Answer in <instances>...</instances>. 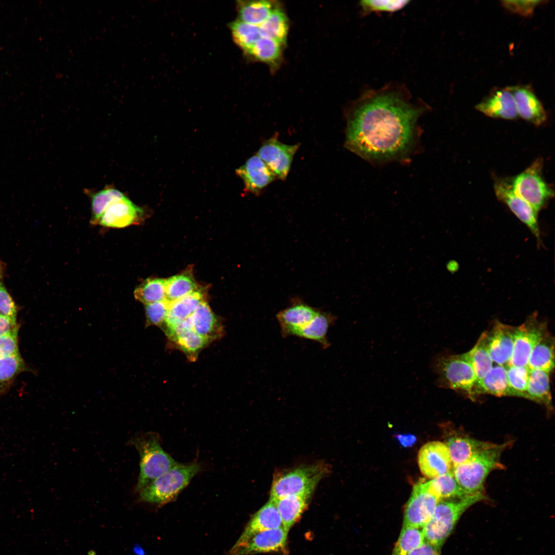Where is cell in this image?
Returning a JSON list of instances; mask_svg holds the SVG:
<instances>
[{
	"label": "cell",
	"mask_w": 555,
	"mask_h": 555,
	"mask_svg": "<svg viewBox=\"0 0 555 555\" xmlns=\"http://www.w3.org/2000/svg\"><path fill=\"white\" fill-rule=\"evenodd\" d=\"M479 394H490L498 397L512 396L508 386L506 366L497 365L480 380L476 382L474 396Z\"/></svg>",
	"instance_id": "cb8c5ba5"
},
{
	"label": "cell",
	"mask_w": 555,
	"mask_h": 555,
	"mask_svg": "<svg viewBox=\"0 0 555 555\" xmlns=\"http://www.w3.org/2000/svg\"><path fill=\"white\" fill-rule=\"evenodd\" d=\"M410 2L406 0L362 1L360 6L362 12L367 14L372 12H394L405 7Z\"/></svg>",
	"instance_id": "7bdbcfd3"
},
{
	"label": "cell",
	"mask_w": 555,
	"mask_h": 555,
	"mask_svg": "<svg viewBox=\"0 0 555 555\" xmlns=\"http://www.w3.org/2000/svg\"><path fill=\"white\" fill-rule=\"evenodd\" d=\"M548 332L546 324L536 313L515 327L513 353L507 366H527L532 349Z\"/></svg>",
	"instance_id": "30bf717a"
},
{
	"label": "cell",
	"mask_w": 555,
	"mask_h": 555,
	"mask_svg": "<svg viewBox=\"0 0 555 555\" xmlns=\"http://www.w3.org/2000/svg\"><path fill=\"white\" fill-rule=\"evenodd\" d=\"M311 495L307 494L292 495L273 501L286 531L289 532L300 519L307 508Z\"/></svg>",
	"instance_id": "603a6c76"
},
{
	"label": "cell",
	"mask_w": 555,
	"mask_h": 555,
	"mask_svg": "<svg viewBox=\"0 0 555 555\" xmlns=\"http://www.w3.org/2000/svg\"><path fill=\"white\" fill-rule=\"evenodd\" d=\"M396 438L403 447H410L416 441V437L412 434H398Z\"/></svg>",
	"instance_id": "f907efd6"
},
{
	"label": "cell",
	"mask_w": 555,
	"mask_h": 555,
	"mask_svg": "<svg viewBox=\"0 0 555 555\" xmlns=\"http://www.w3.org/2000/svg\"><path fill=\"white\" fill-rule=\"evenodd\" d=\"M203 301V294L198 289L184 297L170 302L164 324L165 330L191 316Z\"/></svg>",
	"instance_id": "d4e9b609"
},
{
	"label": "cell",
	"mask_w": 555,
	"mask_h": 555,
	"mask_svg": "<svg viewBox=\"0 0 555 555\" xmlns=\"http://www.w3.org/2000/svg\"><path fill=\"white\" fill-rule=\"evenodd\" d=\"M230 29L234 42L246 53L262 37L259 26L239 20L233 22L230 24Z\"/></svg>",
	"instance_id": "d590c367"
},
{
	"label": "cell",
	"mask_w": 555,
	"mask_h": 555,
	"mask_svg": "<svg viewBox=\"0 0 555 555\" xmlns=\"http://www.w3.org/2000/svg\"><path fill=\"white\" fill-rule=\"evenodd\" d=\"M440 548L425 542L406 555H439Z\"/></svg>",
	"instance_id": "681fc988"
},
{
	"label": "cell",
	"mask_w": 555,
	"mask_h": 555,
	"mask_svg": "<svg viewBox=\"0 0 555 555\" xmlns=\"http://www.w3.org/2000/svg\"><path fill=\"white\" fill-rule=\"evenodd\" d=\"M18 328L16 320L0 315V336L17 334Z\"/></svg>",
	"instance_id": "c3c4849f"
},
{
	"label": "cell",
	"mask_w": 555,
	"mask_h": 555,
	"mask_svg": "<svg viewBox=\"0 0 555 555\" xmlns=\"http://www.w3.org/2000/svg\"><path fill=\"white\" fill-rule=\"evenodd\" d=\"M430 367L438 376L437 386L461 391L473 398L476 377L465 353L438 354L432 359Z\"/></svg>",
	"instance_id": "8992f818"
},
{
	"label": "cell",
	"mask_w": 555,
	"mask_h": 555,
	"mask_svg": "<svg viewBox=\"0 0 555 555\" xmlns=\"http://www.w3.org/2000/svg\"><path fill=\"white\" fill-rule=\"evenodd\" d=\"M424 542L422 528L402 527L391 555H406Z\"/></svg>",
	"instance_id": "74e56055"
},
{
	"label": "cell",
	"mask_w": 555,
	"mask_h": 555,
	"mask_svg": "<svg viewBox=\"0 0 555 555\" xmlns=\"http://www.w3.org/2000/svg\"><path fill=\"white\" fill-rule=\"evenodd\" d=\"M497 197L504 202L515 215L530 229L540 242V232L538 212L528 203L516 195L511 186L504 180L497 181L494 186Z\"/></svg>",
	"instance_id": "4fadbf2b"
},
{
	"label": "cell",
	"mask_w": 555,
	"mask_h": 555,
	"mask_svg": "<svg viewBox=\"0 0 555 555\" xmlns=\"http://www.w3.org/2000/svg\"><path fill=\"white\" fill-rule=\"evenodd\" d=\"M144 211L126 196L111 203L104 210L96 225L121 228L139 223Z\"/></svg>",
	"instance_id": "9a60e30c"
},
{
	"label": "cell",
	"mask_w": 555,
	"mask_h": 555,
	"mask_svg": "<svg viewBox=\"0 0 555 555\" xmlns=\"http://www.w3.org/2000/svg\"><path fill=\"white\" fill-rule=\"evenodd\" d=\"M25 369L20 354L0 358V395L8 391L16 377Z\"/></svg>",
	"instance_id": "e575fe53"
},
{
	"label": "cell",
	"mask_w": 555,
	"mask_h": 555,
	"mask_svg": "<svg viewBox=\"0 0 555 555\" xmlns=\"http://www.w3.org/2000/svg\"><path fill=\"white\" fill-rule=\"evenodd\" d=\"M125 195L115 188L108 186L91 195L92 218L91 223L96 225L106 208L113 202Z\"/></svg>",
	"instance_id": "ab89813d"
},
{
	"label": "cell",
	"mask_w": 555,
	"mask_h": 555,
	"mask_svg": "<svg viewBox=\"0 0 555 555\" xmlns=\"http://www.w3.org/2000/svg\"><path fill=\"white\" fill-rule=\"evenodd\" d=\"M509 443L493 444L465 462L453 467L452 472L459 486L468 494L483 492L489 474L501 469V456Z\"/></svg>",
	"instance_id": "277c9868"
},
{
	"label": "cell",
	"mask_w": 555,
	"mask_h": 555,
	"mask_svg": "<svg viewBox=\"0 0 555 555\" xmlns=\"http://www.w3.org/2000/svg\"><path fill=\"white\" fill-rule=\"evenodd\" d=\"M526 393L527 399L550 407L549 373L539 369H530Z\"/></svg>",
	"instance_id": "f1b7e54d"
},
{
	"label": "cell",
	"mask_w": 555,
	"mask_h": 555,
	"mask_svg": "<svg viewBox=\"0 0 555 555\" xmlns=\"http://www.w3.org/2000/svg\"><path fill=\"white\" fill-rule=\"evenodd\" d=\"M300 143L287 144L274 135L265 141L256 155L263 161L276 179L285 180L291 168L293 157Z\"/></svg>",
	"instance_id": "8fae6325"
},
{
	"label": "cell",
	"mask_w": 555,
	"mask_h": 555,
	"mask_svg": "<svg viewBox=\"0 0 555 555\" xmlns=\"http://www.w3.org/2000/svg\"><path fill=\"white\" fill-rule=\"evenodd\" d=\"M329 473L323 463L301 466L275 473L269 499L273 501L292 495L312 494L320 481Z\"/></svg>",
	"instance_id": "52a82bcc"
},
{
	"label": "cell",
	"mask_w": 555,
	"mask_h": 555,
	"mask_svg": "<svg viewBox=\"0 0 555 555\" xmlns=\"http://www.w3.org/2000/svg\"><path fill=\"white\" fill-rule=\"evenodd\" d=\"M542 160L538 159L512 180L514 193L538 212L553 196L554 192L542 175Z\"/></svg>",
	"instance_id": "ba28073f"
},
{
	"label": "cell",
	"mask_w": 555,
	"mask_h": 555,
	"mask_svg": "<svg viewBox=\"0 0 555 555\" xmlns=\"http://www.w3.org/2000/svg\"><path fill=\"white\" fill-rule=\"evenodd\" d=\"M275 7V5L269 1L239 2V20L247 23L260 26L267 18Z\"/></svg>",
	"instance_id": "1f68e13d"
},
{
	"label": "cell",
	"mask_w": 555,
	"mask_h": 555,
	"mask_svg": "<svg viewBox=\"0 0 555 555\" xmlns=\"http://www.w3.org/2000/svg\"><path fill=\"white\" fill-rule=\"evenodd\" d=\"M440 500L431 480L417 483L405 506L402 527L422 528Z\"/></svg>",
	"instance_id": "9c48e42d"
},
{
	"label": "cell",
	"mask_w": 555,
	"mask_h": 555,
	"mask_svg": "<svg viewBox=\"0 0 555 555\" xmlns=\"http://www.w3.org/2000/svg\"><path fill=\"white\" fill-rule=\"evenodd\" d=\"M402 86L367 90L346 113L344 146L375 164L410 160L419 147L418 124L427 110Z\"/></svg>",
	"instance_id": "6da1fadb"
},
{
	"label": "cell",
	"mask_w": 555,
	"mask_h": 555,
	"mask_svg": "<svg viewBox=\"0 0 555 555\" xmlns=\"http://www.w3.org/2000/svg\"><path fill=\"white\" fill-rule=\"evenodd\" d=\"M236 173L243 181L245 191L255 195H260L276 179L274 174L257 155L250 157L236 170Z\"/></svg>",
	"instance_id": "e0dca14e"
},
{
	"label": "cell",
	"mask_w": 555,
	"mask_h": 555,
	"mask_svg": "<svg viewBox=\"0 0 555 555\" xmlns=\"http://www.w3.org/2000/svg\"><path fill=\"white\" fill-rule=\"evenodd\" d=\"M282 45L273 40L261 37L247 53L257 61L274 64L281 57Z\"/></svg>",
	"instance_id": "8d00e7d4"
},
{
	"label": "cell",
	"mask_w": 555,
	"mask_h": 555,
	"mask_svg": "<svg viewBox=\"0 0 555 555\" xmlns=\"http://www.w3.org/2000/svg\"><path fill=\"white\" fill-rule=\"evenodd\" d=\"M288 532L280 527L258 532L245 543L232 548L227 555H253L272 552H284Z\"/></svg>",
	"instance_id": "7c38bea8"
},
{
	"label": "cell",
	"mask_w": 555,
	"mask_h": 555,
	"mask_svg": "<svg viewBox=\"0 0 555 555\" xmlns=\"http://www.w3.org/2000/svg\"><path fill=\"white\" fill-rule=\"evenodd\" d=\"M515 327L496 321L487 331L489 354L497 365L507 366L513 349Z\"/></svg>",
	"instance_id": "2e32d148"
},
{
	"label": "cell",
	"mask_w": 555,
	"mask_h": 555,
	"mask_svg": "<svg viewBox=\"0 0 555 555\" xmlns=\"http://www.w3.org/2000/svg\"><path fill=\"white\" fill-rule=\"evenodd\" d=\"M336 319L331 314L319 311L313 319L297 330L293 336L318 342L324 348H326L330 346L327 334Z\"/></svg>",
	"instance_id": "484cf974"
},
{
	"label": "cell",
	"mask_w": 555,
	"mask_h": 555,
	"mask_svg": "<svg viewBox=\"0 0 555 555\" xmlns=\"http://www.w3.org/2000/svg\"><path fill=\"white\" fill-rule=\"evenodd\" d=\"M530 369H539L550 373L554 366V340L548 332L532 349L529 358Z\"/></svg>",
	"instance_id": "83f0119b"
},
{
	"label": "cell",
	"mask_w": 555,
	"mask_h": 555,
	"mask_svg": "<svg viewBox=\"0 0 555 555\" xmlns=\"http://www.w3.org/2000/svg\"><path fill=\"white\" fill-rule=\"evenodd\" d=\"M507 379L512 396L527 399L526 393L530 369L528 366H507Z\"/></svg>",
	"instance_id": "b9f144b4"
},
{
	"label": "cell",
	"mask_w": 555,
	"mask_h": 555,
	"mask_svg": "<svg viewBox=\"0 0 555 555\" xmlns=\"http://www.w3.org/2000/svg\"><path fill=\"white\" fill-rule=\"evenodd\" d=\"M137 301L146 305L166 300V280L147 279L140 284L134 292Z\"/></svg>",
	"instance_id": "836d02e7"
},
{
	"label": "cell",
	"mask_w": 555,
	"mask_h": 555,
	"mask_svg": "<svg viewBox=\"0 0 555 555\" xmlns=\"http://www.w3.org/2000/svg\"><path fill=\"white\" fill-rule=\"evenodd\" d=\"M170 339L190 358H195L209 341L193 329L183 331Z\"/></svg>",
	"instance_id": "60d3db41"
},
{
	"label": "cell",
	"mask_w": 555,
	"mask_h": 555,
	"mask_svg": "<svg viewBox=\"0 0 555 555\" xmlns=\"http://www.w3.org/2000/svg\"><path fill=\"white\" fill-rule=\"evenodd\" d=\"M259 28L262 37L273 40L283 45L288 34L287 17L281 8L275 7Z\"/></svg>",
	"instance_id": "4dcf8cb0"
},
{
	"label": "cell",
	"mask_w": 555,
	"mask_h": 555,
	"mask_svg": "<svg viewBox=\"0 0 555 555\" xmlns=\"http://www.w3.org/2000/svg\"><path fill=\"white\" fill-rule=\"evenodd\" d=\"M486 499L484 494L468 495L458 499H440L422 527L425 541L441 548L462 514L470 507Z\"/></svg>",
	"instance_id": "7a4b0ae2"
},
{
	"label": "cell",
	"mask_w": 555,
	"mask_h": 555,
	"mask_svg": "<svg viewBox=\"0 0 555 555\" xmlns=\"http://www.w3.org/2000/svg\"><path fill=\"white\" fill-rule=\"evenodd\" d=\"M191 318L192 329L209 341L220 333L217 319L205 300L199 304Z\"/></svg>",
	"instance_id": "4316f807"
},
{
	"label": "cell",
	"mask_w": 555,
	"mask_h": 555,
	"mask_svg": "<svg viewBox=\"0 0 555 555\" xmlns=\"http://www.w3.org/2000/svg\"><path fill=\"white\" fill-rule=\"evenodd\" d=\"M200 470L197 462H178L142 488L139 499L160 506L166 504L175 499Z\"/></svg>",
	"instance_id": "5b68a950"
},
{
	"label": "cell",
	"mask_w": 555,
	"mask_h": 555,
	"mask_svg": "<svg viewBox=\"0 0 555 555\" xmlns=\"http://www.w3.org/2000/svg\"><path fill=\"white\" fill-rule=\"evenodd\" d=\"M465 354L474 369L476 382L481 380L493 367L488 347L487 331L482 333L473 348Z\"/></svg>",
	"instance_id": "f546056e"
},
{
	"label": "cell",
	"mask_w": 555,
	"mask_h": 555,
	"mask_svg": "<svg viewBox=\"0 0 555 555\" xmlns=\"http://www.w3.org/2000/svg\"><path fill=\"white\" fill-rule=\"evenodd\" d=\"M543 1L535 0H505L501 4L506 10L512 13L523 16H530L535 7Z\"/></svg>",
	"instance_id": "bcb514c9"
},
{
	"label": "cell",
	"mask_w": 555,
	"mask_h": 555,
	"mask_svg": "<svg viewBox=\"0 0 555 555\" xmlns=\"http://www.w3.org/2000/svg\"><path fill=\"white\" fill-rule=\"evenodd\" d=\"M319 311L303 303L298 302L280 311L276 314L283 337L293 336L301 327L308 324Z\"/></svg>",
	"instance_id": "44dd1931"
},
{
	"label": "cell",
	"mask_w": 555,
	"mask_h": 555,
	"mask_svg": "<svg viewBox=\"0 0 555 555\" xmlns=\"http://www.w3.org/2000/svg\"><path fill=\"white\" fill-rule=\"evenodd\" d=\"M20 354L17 333L0 336V358Z\"/></svg>",
	"instance_id": "7dc6e473"
},
{
	"label": "cell",
	"mask_w": 555,
	"mask_h": 555,
	"mask_svg": "<svg viewBox=\"0 0 555 555\" xmlns=\"http://www.w3.org/2000/svg\"><path fill=\"white\" fill-rule=\"evenodd\" d=\"M418 462L422 474L432 479L452 470L448 448L446 444L438 441L429 442L421 448Z\"/></svg>",
	"instance_id": "5bb4252c"
},
{
	"label": "cell",
	"mask_w": 555,
	"mask_h": 555,
	"mask_svg": "<svg viewBox=\"0 0 555 555\" xmlns=\"http://www.w3.org/2000/svg\"><path fill=\"white\" fill-rule=\"evenodd\" d=\"M170 302L166 300L145 305L146 325L164 326Z\"/></svg>",
	"instance_id": "f6af8a7d"
},
{
	"label": "cell",
	"mask_w": 555,
	"mask_h": 555,
	"mask_svg": "<svg viewBox=\"0 0 555 555\" xmlns=\"http://www.w3.org/2000/svg\"><path fill=\"white\" fill-rule=\"evenodd\" d=\"M510 88L518 115L534 125L543 124L546 120L545 110L530 88L526 86Z\"/></svg>",
	"instance_id": "ffe728a7"
},
{
	"label": "cell",
	"mask_w": 555,
	"mask_h": 555,
	"mask_svg": "<svg viewBox=\"0 0 555 555\" xmlns=\"http://www.w3.org/2000/svg\"><path fill=\"white\" fill-rule=\"evenodd\" d=\"M493 444L467 436L455 435L449 438L446 445L454 467L466 462Z\"/></svg>",
	"instance_id": "7402d4cb"
},
{
	"label": "cell",
	"mask_w": 555,
	"mask_h": 555,
	"mask_svg": "<svg viewBox=\"0 0 555 555\" xmlns=\"http://www.w3.org/2000/svg\"><path fill=\"white\" fill-rule=\"evenodd\" d=\"M282 527V520L275 503L269 499L252 515L233 547L243 545L258 532Z\"/></svg>",
	"instance_id": "ac0fdd59"
},
{
	"label": "cell",
	"mask_w": 555,
	"mask_h": 555,
	"mask_svg": "<svg viewBox=\"0 0 555 555\" xmlns=\"http://www.w3.org/2000/svg\"><path fill=\"white\" fill-rule=\"evenodd\" d=\"M198 290L193 275L188 272L166 280V300L172 302Z\"/></svg>",
	"instance_id": "d6a6232c"
},
{
	"label": "cell",
	"mask_w": 555,
	"mask_h": 555,
	"mask_svg": "<svg viewBox=\"0 0 555 555\" xmlns=\"http://www.w3.org/2000/svg\"><path fill=\"white\" fill-rule=\"evenodd\" d=\"M430 480L440 499H458L469 495L458 484L452 470Z\"/></svg>",
	"instance_id": "f35d334b"
},
{
	"label": "cell",
	"mask_w": 555,
	"mask_h": 555,
	"mask_svg": "<svg viewBox=\"0 0 555 555\" xmlns=\"http://www.w3.org/2000/svg\"><path fill=\"white\" fill-rule=\"evenodd\" d=\"M127 444L140 456V471L135 490L139 492L154 479L176 465V461L161 447L159 435L147 432L133 437Z\"/></svg>",
	"instance_id": "3957f363"
},
{
	"label": "cell",
	"mask_w": 555,
	"mask_h": 555,
	"mask_svg": "<svg viewBox=\"0 0 555 555\" xmlns=\"http://www.w3.org/2000/svg\"><path fill=\"white\" fill-rule=\"evenodd\" d=\"M5 268L0 262V315L16 320L17 307L4 282Z\"/></svg>",
	"instance_id": "ee69618b"
},
{
	"label": "cell",
	"mask_w": 555,
	"mask_h": 555,
	"mask_svg": "<svg viewBox=\"0 0 555 555\" xmlns=\"http://www.w3.org/2000/svg\"><path fill=\"white\" fill-rule=\"evenodd\" d=\"M475 108L491 118L511 120L518 116L510 87L494 91L477 104Z\"/></svg>",
	"instance_id": "d6986e66"
}]
</instances>
